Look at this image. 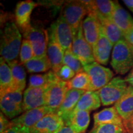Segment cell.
<instances>
[{"label": "cell", "mask_w": 133, "mask_h": 133, "mask_svg": "<svg viewBox=\"0 0 133 133\" xmlns=\"http://www.w3.org/2000/svg\"><path fill=\"white\" fill-rule=\"evenodd\" d=\"M125 80L126 82L130 84V86H132L133 87V67L132 69H131V70L130 72H129V74L127 76H126Z\"/></svg>", "instance_id": "40"}, {"label": "cell", "mask_w": 133, "mask_h": 133, "mask_svg": "<svg viewBox=\"0 0 133 133\" xmlns=\"http://www.w3.org/2000/svg\"><path fill=\"white\" fill-rule=\"evenodd\" d=\"M114 107L123 121L133 115V87L129 86L125 94L115 103Z\"/></svg>", "instance_id": "24"}, {"label": "cell", "mask_w": 133, "mask_h": 133, "mask_svg": "<svg viewBox=\"0 0 133 133\" xmlns=\"http://www.w3.org/2000/svg\"><path fill=\"white\" fill-rule=\"evenodd\" d=\"M22 43V35L16 23L6 22L1 31V56L8 64L17 60Z\"/></svg>", "instance_id": "1"}, {"label": "cell", "mask_w": 133, "mask_h": 133, "mask_svg": "<svg viewBox=\"0 0 133 133\" xmlns=\"http://www.w3.org/2000/svg\"><path fill=\"white\" fill-rule=\"evenodd\" d=\"M57 78V75L52 70L44 74L32 75L29 78V88L46 87Z\"/></svg>", "instance_id": "28"}, {"label": "cell", "mask_w": 133, "mask_h": 133, "mask_svg": "<svg viewBox=\"0 0 133 133\" xmlns=\"http://www.w3.org/2000/svg\"><path fill=\"white\" fill-rule=\"evenodd\" d=\"M99 22L105 34L113 45L114 46L118 41L124 39L123 33L115 24L112 19L101 20Z\"/></svg>", "instance_id": "26"}, {"label": "cell", "mask_w": 133, "mask_h": 133, "mask_svg": "<svg viewBox=\"0 0 133 133\" xmlns=\"http://www.w3.org/2000/svg\"><path fill=\"white\" fill-rule=\"evenodd\" d=\"M89 133H126L123 126L112 124L94 126Z\"/></svg>", "instance_id": "32"}, {"label": "cell", "mask_w": 133, "mask_h": 133, "mask_svg": "<svg viewBox=\"0 0 133 133\" xmlns=\"http://www.w3.org/2000/svg\"><path fill=\"white\" fill-rule=\"evenodd\" d=\"M86 91L75 89H69L66 91L64 101L57 112L64 123L70 116L79 100Z\"/></svg>", "instance_id": "17"}, {"label": "cell", "mask_w": 133, "mask_h": 133, "mask_svg": "<svg viewBox=\"0 0 133 133\" xmlns=\"http://www.w3.org/2000/svg\"><path fill=\"white\" fill-rule=\"evenodd\" d=\"M101 104V101L98 91H87L81 96L71 115L78 111L90 112V111L94 110L99 108Z\"/></svg>", "instance_id": "21"}, {"label": "cell", "mask_w": 133, "mask_h": 133, "mask_svg": "<svg viewBox=\"0 0 133 133\" xmlns=\"http://www.w3.org/2000/svg\"><path fill=\"white\" fill-rule=\"evenodd\" d=\"M113 46L105 34L102 25H100L99 38L92 48L96 62L102 65H107Z\"/></svg>", "instance_id": "16"}, {"label": "cell", "mask_w": 133, "mask_h": 133, "mask_svg": "<svg viewBox=\"0 0 133 133\" xmlns=\"http://www.w3.org/2000/svg\"><path fill=\"white\" fill-rule=\"evenodd\" d=\"M37 4L31 0L21 1L16 6L15 18L17 25L24 31L31 26L30 17Z\"/></svg>", "instance_id": "18"}, {"label": "cell", "mask_w": 133, "mask_h": 133, "mask_svg": "<svg viewBox=\"0 0 133 133\" xmlns=\"http://www.w3.org/2000/svg\"><path fill=\"white\" fill-rule=\"evenodd\" d=\"M71 51L83 66L96 62L92 48L84 38L82 24L74 35Z\"/></svg>", "instance_id": "7"}, {"label": "cell", "mask_w": 133, "mask_h": 133, "mask_svg": "<svg viewBox=\"0 0 133 133\" xmlns=\"http://www.w3.org/2000/svg\"><path fill=\"white\" fill-rule=\"evenodd\" d=\"M90 84V79L85 71H82L76 74L72 79L66 82V86L69 89L84 91H89Z\"/></svg>", "instance_id": "30"}, {"label": "cell", "mask_w": 133, "mask_h": 133, "mask_svg": "<svg viewBox=\"0 0 133 133\" xmlns=\"http://www.w3.org/2000/svg\"><path fill=\"white\" fill-rule=\"evenodd\" d=\"M22 32L24 39L29 41L32 46L35 57H41L47 56L49 41L47 30L41 26L31 25Z\"/></svg>", "instance_id": "5"}, {"label": "cell", "mask_w": 133, "mask_h": 133, "mask_svg": "<svg viewBox=\"0 0 133 133\" xmlns=\"http://www.w3.org/2000/svg\"><path fill=\"white\" fill-rule=\"evenodd\" d=\"M123 128L126 133H133V115L129 119L123 121Z\"/></svg>", "instance_id": "37"}, {"label": "cell", "mask_w": 133, "mask_h": 133, "mask_svg": "<svg viewBox=\"0 0 133 133\" xmlns=\"http://www.w3.org/2000/svg\"><path fill=\"white\" fill-rule=\"evenodd\" d=\"M124 39L133 46V28L124 35Z\"/></svg>", "instance_id": "39"}, {"label": "cell", "mask_w": 133, "mask_h": 133, "mask_svg": "<svg viewBox=\"0 0 133 133\" xmlns=\"http://www.w3.org/2000/svg\"><path fill=\"white\" fill-rule=\"evenodd\" d=\"M64 65L70 68L76 74L84 71V66L83 65L81 61L73 53L71 49L65 51Z\"/></svg>", "instance_id": "31"}, {"label": "cell", "mask_w": 133, "mask_h": 133, "mask_svg": "<svg viewBox=\"0 0 133 133\" xmlns=\"http://www.w3.org/2000/svg\"><path fill=\"white\" fill-rule=\"evenodd\" d=\"M94 126L103 124H112L123 126V119L115 107L103 109L94 114Z\"/></svg>", "instance_id": "22"}, {"label": "cell", "mask_w": 133, "mask_h": 133, "mask_svg": "<svg viewBox=\"0 0 133 133\" xmlns=\"http://www.w3.org/2000/svg\"><path fill=\"white\" fill-rule=\"evenodd\" d=\"M50 31L54 34L56 41L64 51L71 49L74 33L71 26L65 21L62 14H61L56 21L51 25Z\"/></svg>", "instance_id": "9"}, {"label": "cell", "mask_w": 133, "mask_h": 133, "mask_svg": "<svg viewBox=\"0 0 133 133\" xmlns=\"http://www.w3.org/2000/svg\"><path fill=\"white\" fill-rule=\"evenodd\" d=\"M52 113H55L47 106L30 110L23 113L21 115L11 120L12 126H19L30 129L44 116Z\"/></svg>", "instance_id": "11"}, {"label": "cell", "mask_w": 133, "mask_h": 133, "mask_svg": "<svg viewBox=\"0 0 133 133\" xmlns=\"http://www.w3.org/2000/svg\"><path fill=\"white\" fill-rule=\"evenodd\" d=\"M3 133H31L29 128L24 126H14Z\"/></svg>", "instance_id": "36"}, {"label": "cell", "mask_w": 133, "mask_h": 133, "mask_svg": "<svg viewBox=\"0 0 133 133\" xmlns=\"http://www.w3.org/2000/svg\"><path fill=\"white\" fill-rule=\"evenodd\" d=\"M125 79L116 76L97 91L103 105L107 106L117 102L127 91L129 87Z\"/></svg>", "instance_id": "4"}, {"label": "cell", "mask_w": 133, "mask_h": 133, "mask_svg": "<svg viewBox=\"0 0 133 133\" xmlns=\"http://www.w3.org/2000/svg\"><path fill=\"white\" fill-rule=\"evenodd\" d=\"M65 51L56 41L51 31L49 33V41L47 48V56L52 70L57 73L64 65Z\"/></svg>", "instance_id": "15"}, {"label": "cell", "mask_w": 133, "mask_h": 133, "mask_svg": "<svg viewBox=\"0 0 133 133\" xmlns=\"http://www.w3.org/2000/svg\"><path fill=\"white\" fill-rule=\"evenodd\" d=\"M88 10V14H94L99 21L112 19L115 1L110 0L82 1Z\"/></svg>", "instance_id": "13"}, {"label": "cell", "mask_w": 133, "mask_h": 133, "mask_svg": "<svg viewBox=\"0 0 133 133\" xmlns=\"http://www.w3.org/2000/svg\"><path fill=\"white\" fill-rule=\"evenodd\" d=\"M85 71L90 79L91 91H97L104 87L113 79L114 74L108 68L101 65L97 62L84 66Z\"/></svg>", "instance_id": "6"}, {"label": "cell", "mask_w": 133, "mask_h": 133, "mask_svg": "<svg viewBox=\"0 0 133 133\" xmlns=\"http://www.w3.org/2000/svg\"><path fill=\"white\" fill-rule=\"evenodd\" d=\"M48 86L28 88L25 91L23 96V112L46 106V92Z\"/></svg>", "instance_id": "12"}, {"label": "cell", "mask_w": 133, "mask_h": 133, "mask_svg": "<svg viewBox=\"0 0 133 133\" xmlns=\"http://www.w3.org/2000/svg\"><path fill=\"white\" fill-rule=\"evenodd\" d=\"M55 133H77L69 126L64 124Z\"/></svg>", "instance_id": "38"}, {"label": "cell", "mask_w": 133, "mask_h": 133, "mask_svg": "<svg viewBox=\"0 0 133 133\" xmlns=\"http://www.w3.org/2000/svg\"><path fill=\"white\" fill-rule=\"evenodd\" d=\"M100 22L95 15L88 14L82 22L84 38L93 48L98 40L99 35Z\"/></svg>", "instance_id": "19"}, {"label": "cell", "mask_w": 133, "mask_h": 133, "mask_svg": "<svg viewBox=\"0 0 133 133\" xmlns=\"http://www.w3.org/2000/svg\"><path fill=\"white\" fill-rule=\"evenodd\" d=\"M112 21L125 35L133 28V18L129 12L122 8L118 1H115Z\"/></svg>", "instance_id": "20"}, {"label": "cell", "mask_w": 133, "mask_h": 133, "mask_svg": "<svg viewBox=\"0 0 133 133\" xmlns=\"http://www.w3.org/2000/svg\"><path fill=\"white\" fill-rule=\"evenodd\" d=\"M68 89L69 88L66 86V82H64L57 78L46 89V106L54 112L57 113Z\"/></svg>", "instance_id": "10"}, {"label": "cell", "mask_w": 133, "mask_h": 133, "mask_svg": "<svg viewBox=\"0 0 133 133\" xmlns=\"http://www.w3.org/2000/svg\"><path fill=\"white\" fill-rule=\"evenodd\" d=\"M111 65L116 74L124 75L133 67V46L125 40L114 45Z\"/></svg>", "instance_id": "2"}, {"label": "cell", "mask_w": 133, "mask_h": 133, "mask_svg": "<svg viewBox=\"0 0 133 133\" xmlns=\"http://www.w3.org/2000/svg\"><path fill=\"white\" fill-rule=\"evenodd\" d=\"M90 123V112L78 111L71 114L65 124L71 128L77 133H85Z\"/></svg>", "instance_id": "23"}, {"label": "cell", "mask_w": 133, "mask_h": 133, "mask_svg": "<svg viewBox=\"0 0 133 133\" xmlns=\"http://www.w3.org/2000/svg\"><path fill=\"white\" fill-rule=\"evenodd\" d=\"M24 66L29 73L45 72L51 69L47 56L41 57H34L24 64Z\"/></svg>", "instance_id": "29"}, {"label": "cell", "mask_w": 133, "mask_h": 133, "mask_svg": "<svg viewBox=\"0 0 133 133\" xmlns=\"http://www.w3.org/2000/svg\"><path fill=\"white\" fill-rule=\"evenodd\" d=\"M62 118L57 113L46 115L30 130L31 133H55L64 125Z\"/></svg>", "instance_id": "14"}, {"label": "cell", "mask_w": 133, "mask_h": 133, "mask_svg": "<svg viewBox=\"0 0 133 133\" xmlns=\"http://www.w3.org/2000/svg\"><path fill=\"white\" fill-rule=\"evenodd\" d=\"M8 64L12 72L14 88L22 91L26 86V72L22 64L16 60Z\"/></svg>", "instance_id": "25"}, {"label": "cell", "mask_w": 133, "mask_h": 133, "mask_svg": "<svg viewBox=\"0 0 133 133\" xmlns=\"http://www.w3.org/2000/svg\"><path fill=\"white\" fill-rule=\"evenodd\" d=\"M58 78L64 82H68L75 76V73L73 70L65 65H63L57 73H56Z\"/></svg>", "instance_id": "34"}, {"label": "cell", "mask_w": 133, "mask_h": 133, "mask_svg": "<svg viewBox=\"0 0 133 133\" xmlns=\"http://www.w3.org/2000/svg\"><path fill=\"white\" fill-rule=\"evenodd\" d=\"M123 3L133 12V0H124Z\"/></svg>", "instance_id": "41"}, {"label": "cell", "mask_w": 133, "mask_h": 133, "mask_svg": "<svg viewBox=\"0 0 133 133\" xmlns=\"http://www.w3.org/2000/svg\"><path fill=\"white\" fill-rule=\"evenodd\" d=\"M19 56L20 62L22 64H25L35 57L32 46L27 39H24L22 40Z\"/></svg>", "instance_id": "33"}, {"label": "cell", "mask_w": 133, "mask_h": 133, "mask_svg": "<svg viewBox=\"0 0 133 133\" xmlns=\"http://www.w3.org/2000/svg\"><path fill=\"white\" fill-rule=\"evenodd\" d=\"M62 14L74 35L82 24L83 17L88 14V10L82 1H72L65 5Z\"/></svg>", "instance_id": "8"}, {"label": "cell", "mask_w": 133, "mask_h": 133, "mask_svg": "<svg viewBox=\"0 0 133 133\" xmlns=\"http://www.w3.org/2000/svg\"><path fill=\"white\" fill-rule=\"evenodd\" d=\"M14 88L12 72L9 64L1 57L0 62V94Z\"/></svg>", "instance_id": "27"}, {"label": "cell", "mask_w": 133, "mask_h": 133, "mask_svg": "<svg viewBox=\"0 0 133 133\" xmlns=\"http://www.w3.org/2000/svg\"><path fill=\"white\" fill-rule=\"evenodd\" d=\"M1 112L6 117L12 119L23 112L22 91L11 88L0 94Z\"/></svg>", "instance_id": "3"}, {"label": "cell", "mask_w": 133, "mask_h": 133, "mask_svg": "<svg viewBox=\"0 0 133 133\" xmlns=\"http://www.w3.org/2000/svg\"><path fill=\"white\" fill-rule=\"evenodd\" d=\"M11 121H9L2 112L0 114V133H3L12 127Z\"/></svg>", "instance_id": "35"}]
</instances>
